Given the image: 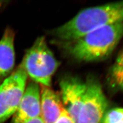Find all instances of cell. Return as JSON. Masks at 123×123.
<instances>
[{
  "mask_svg": "<svg viewBox=\"0 0 123 123\" xmlns=\"http://www.w3.org/2000/svg\"><path fill=\"white\" fill-rule=\"evenodd\" d=\"M86 91L77 123H102L108 106L101 84L94 78H88Z\"/></svg>",
  "mask_w": 123,
  "mask_h": 123,
  "instance_id": "5",
  "label": "cell"
},
{
  "mask_svg": "<svg viewBox=\"0 0 123 123\" xmlns=\"http://www.w3.org/2000/svg\"><path fill=\"white\" fill-rule=\"evenodd\" d=\"M54 123H75L72 120L71 117L67 113V111L64 110L61 113L60 117L57 119V120Z\"/></svg>",
  "mask_w": 123,
  "mask_h": 123,
  "instance_id": "12",
  "label": "cell"
},
{
  "mask_svg": "<svg viewBox=\"0 0 123 123\" xmlns=\"http://www.w3.org/2000/svg\"><path fill=\"white\" fill-rule=\"evenodd\" d=\"M14 32L7 28L0 40V82L11 74L14 66Z\"/></svg>",
  "mask_w": 123,
  "mask_h": 123,
  "instance_id": "9",
  "label": "cell"
},
{
  "mask_svg": "<svg viewBox=\"0 0 123 123\" xmlns=\"http://www.w3.org/2000/svg\"><path fill=\"white\" fill-rule=\"evenodd\" d=\"M123 22V1L87 8L54 29L52 34L63 41L76 39L102 27Z\"/></svg>",
  "mask_w": 123,
  "mask_h": 123,
  "instance_id": "2",
  "label": "cell"
},
{
  "mask_svg": "<svg viewBox=\"0 0 123 123\" xmlns=\"http://www.w3.org/2000/svg\"><path fill=\"white\" fill-rule=\"evenodd\" d=\"M60 87L64 109L72 120L77 123L86 91V83L78 77L69 76L61 80Z\"/></svg>",
  "mask_w": 123,
  "mask_h": 123,
  "instance_id": "6",
  "label": "cell"
},
{
  "mask_svg": "<svg viewBox=\"0 0 123 123\" xmlns=\"http://www.w3.org/2000/svg\"><path fill=\"white\" fill-rule=\"evenodd\" d=\"M40 98L41 118L45 123H54L64 110L60 95L50 87L41 85Z\"/></svg>",
  "mask_w": 123,
  "mask_h": 123,
  "instance_id": "8",
  "label": "cell"
},
{
  "mask_svg": "<svg viewBox=\"0 0 123 123\" xmlns=\"http://www.w3.org/2000/svg\"><path fill=\"white\" fill-rule=\"evenodd\" d=\"M102 123H123V108H115L107 111Z\"/></svg>",
  "mask_w": 123,
  "mask_h": 123,
  "instance_id": "10",
  "label": "cell"
},
{
  "mask_svg": "<svg viewBox=\"0 0 123 123\" xmlns=\"http://www.w3.org/2000/svg\"><path fill=\"white\" fill-rule=\"evenodd\" d=\"M38 117H41L40 88L38 83L32 81L26 86L12 123H24Z\"/></svg>",
  "mask_w": 123,
  "mask_h": 123,
  "instance_id": "7",
  "label": "cell"
},
{
  "mask_svg": "<svg viewBox=\"0 0 123 123\" xmlns=\"http://www.w3.org/2000/svg\"><path fill=\"white\" fill-rule=\"evenodd\" d=\"M21 64L34 82L47 87H50L52 77L59 66L44 37H38L34 42Z\"/></svg>",
  "mask_w": 123,
  "mask_h": 123,
  "instance_id": "3",
  "label": "cell"
},
{
  "mask_svg": "<svg viewBox=\"0 0 123 123\" xmlns=\"http://www.w3.org/2000/svg\"><path fill=\"white\" fill-rule=\"evenodd\" d=\"M24 123H45L43 121V120H42L41 117H38L31 119V120H29Z\"/></svg>",
  "mask_w": 123,
  "mask_h": 123,
  "instance_id": "14",
  "label": "cell"
},
{
  "mask_svg": "<svg viewBox=\"0 0 123 123\" xmlns=\"http://www.w3.org/2000/svg\"><path fill=\"white\" fill-rule=\"evenodd\" d=\"M112 70L123 72V50L119 53Z\"/></svg>",
  "mask_w": 123,
  "mask_h": 123,
  "instance_id": "13",
  "label": "cell"
},
{
  "mask_svg": "<svg viewBox=\"0 0 123 123\" xmlns=\"http://www.w3.org/2000/svg\"><path fill=\"white\" fill-rule=\"evenodd\" d=\"M27 74L22 64L0 85V123L16 111L25 91Z\"/></svg>",
  "mask_w": 123,
  "mask_h": 123,
  "instance_id": "4",
  "label": "cell"
},
{
  "mask_svg": "<svg viewBox=\"0 0 123 123\" xmlns=\"http://www.w3.org/2000/svg\"><path fill=\"white\" fill-rule=\"evenodd\" d=\"M123 37V22L107 25L76 39L65 41V49L75 60L91 62L109 56Z\"/></svg>",
  "mask_w": 123,
  "mask_h": 123,
  "instance_id": "1",
  "label": "cell"
},
{
  "mask_svg": "<svg viewBox=\"0 0 123 123\" xmlns=\"http://www.w3.org/2000/svg\"><path fill=\"white\" fill-rule=\"evenodd\" d=\"M110 78L113 85L123 91V72L111 69Z\"/></svg>",
  "mask_w": 123,
  "mask_h": 123,
  "instance_id": "11",
  "label": "cell"
}]
</instances>
